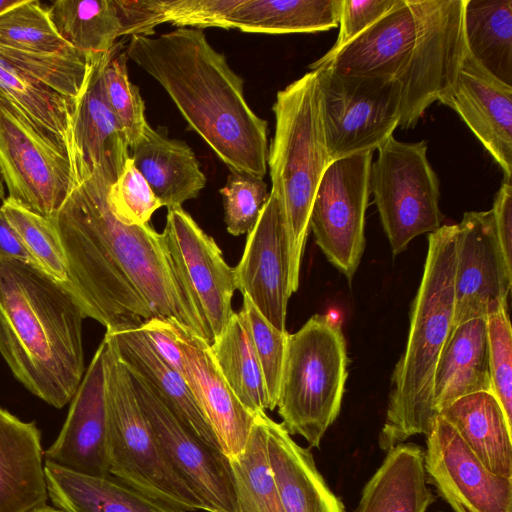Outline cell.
Listing matches in <instances>:
<instances>
[{
  "instance_id": "cell-1",
  "label": "cell",
  "mask_w": 512,
  "mask_h": 512,
  "mask_svg": "<svg viewBox=\"0 0 512 512\" xmlns=\"http://www.w3.org/2000/svg\"><path fill=\"white\" fill-rule=\"evenodd\" d=\"M110 186L92 173L51 219L65 254L67 284L85 316L106 332L140 328L158 318L211 344V332L163 233L149 223H121L107 201Z\"/></svg>"
},
{
  "instance_id": "cell-2",
  "label": "cell",
  "mask_w": 512,
  "mask_h": 512,
  "mask_svg": "<svg viewBox=\"0 0 512 512\" xmlns=\"http://www.w3.org/2000/svg\"><path fill=\"white\" fill-rule=\"evenodd\" d=\"M125 51L162 86L230 172L265 176L268 123L250 108L243 79L202 30L131 36Z\"/></svg>"
},
{
  "instance_id": "cell-3",
  "label": "cell",
  "mask_w": 512,
  "mask_h": 512,
  "mask_svg": "<svg viewBox=\"0 0 512 512\" xmlns=\"http://www.w3.org/2000/svg\"><path fill=\"white\" fill-rule=\"evenodd\" d=\"M84 318L67 283L0 257V354L29 392L55 408L72 400L84 376Z\"/></svg>"
},
{
  "instance_id": "cell-4",
  "label": "cell",
  "mask_w": 512,
  "mask_h": 512,
  "mask_svg": "<svg viewBox=\"0 0 512 512\" xmlns=\"http://www.w3.org/2000/svg\"><path fill=\"white\" fill-rule=\"evenodd\" d=\"M457 225L428 235L421 282L411 305L405 350L391 377L385 421L378 442L388 451L415 435H428L437 415L433 379L452 330Z\"/></svg>"
},
{
  "instance_id": "cell-5",
  "label": "cell",
  "mask_w": 512,
  "mask_h": 512,
  "mask_svg": "<svg viewBox=\"0 0 512 512\" xmlns=\"http://www.w3.org/2000/svg\"><path fill=\"white\" fill-rule=\"evenodd\" d=\"M275 131L268 147L270 193L278 202L288 249L289 292H296L310 215L320 180L333 161L328 152L322 96L315 70L278 91Z\"/></svg>"
},
{
  "instance_id": "cell-6",
  "label": "cell",
  "mask_w": 512,
  "mask_h": 512,
  "mask_svg": "<svg viewBox=\"0 0 512 512\" xmlns=\"http://www.w3.org/2000/svg\"><path fill=\"white\" fill-rule=\"evenodd\" d=\"M346 341L340 322L314 314L288 334L277 408L281 425L309 446L320 442L339 415L348 376Z\"/></svg>"
},
{
  "instance_id": "cell-7",
  "label": "cell",
  "mask_w": 512,
  "mask_h": 512,
  "mask_svg": "<svg viewBox=\"0 0 512 512\" xmlns=\"http://www.w3.org/2000/svg\"><path fill=\"white\" fill-rule=\"evenodd\" d=\"M103 339L110 475L181 511L204 510L167 460L139 405L126 366Z\"/></svg>"
},
{
  "instance_id": "cell-8",
  "label": "cell",
  "mask_w": 512,
  "mask_h": 512,
  "mask_svg": "<svg viewBox=\"0 0 512 512\" xmlns=\"http://www.w3.org/2000/svg\"><path fill=\"white\" fill-rule=\"evenodd\" d=\"M0 173L8 199L52 219L75 186L69 152L0 93Z\"/></svg>"
},
{
  "instance_id": "cell-9",
  "label": "cell",
  "mask_w": 512,
  "mask_h": 512,
  "mask_svg": "<svg viewBox=\"0 0 512 512\" xmlns=\"http://www.w3.org/2000/svg\"><path fill=\"white\" fill-rule=\"evenodd\" d=\"M369 187L392 254L417 236L442 226L440 182L427 158L425 141L405 143L390 136L378 149Z\"/></svg>"
},
{
  "instance_id": "cell-10",
  "label": "cell",
  "mask_w": 512,
  "mask_h": 512,
  "mask_svg": "<svg viewBox=\"0 0 512 512\" xmlns=\"http://www.w3.org/2000/svg\"><path fill=\"white\" fill-rule=\"evenodd\" d=\"M415 21L409 58L397 75L401 85V129L413 128L426 109L449 91L467 47L465 0H408Z\"/></svg>"
},
{
  "instance_id": "cell-11",
  "label": "cell",
  "mask_w": 512,
  "mask_h": 512,
  "mask_svg": "<svg viewBox=\"0 0 512 512\" xmlns=\"http://www.w3.org/2000/svg\"><path fill=\"white\" fill-rule=\"evenodd\" d=\"M315 71L332 160L374 152L393 135L401 107V85L396 78L342 75L326 67Z\"/></svg>"
},
{
  "instance_id": "cell-12",
  "label": "cell",
  "mask_w": 512,
  "mask_h": 512,
  "mask_svg": "<svg viewBox=\"0 0 512 512\" xmlns=\"http://www.w3.org/2000/svg\"><path fill=\"white\" fill-rule=\"evenodd\" d=\"M372 156L373 152H365L331 161L311 209L310 229L316 244L348 280L353 278L365 248Z\"/></svg>"
},
{
  "instance_id": "cell-13",
  "label": "cell",
  "mask_w": 512,
  "mask_h": 512,
  "mask_svg": "<svg viewBox=\"0 0 512 512\" xmlns=\"http://www.w3.org/2000/svg\"><path fill=\"white\" fill-rule=\"evenodd\" d=\"M128 372L139 405L167 460L202 502L204 511L236 512L228 457L202 442L141 377Z\"/></svg>"
},
{
  "instance_id": "cell-14",
  "label": "cell",
  "mask_w": 512,
  "mask_h": 512,
  "mask_svg": "<svg viewBox=\"0 0 512 512\" xmlns=\"http://www.w3.org/2000/svg\"><path fill=\"white\" fill-rule=\"evenodd\" d=\"M456 225L452 329L507 308L512 284L492 211L466 212Z\"/></svg>"
},
{
  "instance_id": "cell-15",
  "label": "cell",
  "mask_w": 512,
  "mask_h": 512,
  "mask_svg": "<svg viewBox=\"0 0 512 512\" xmlns=\"http://www.w3.org/2000/svg\"><path fill=\"white\" fill-rule=\"evenodd\" d=\"M424 468L455 512H512V479L490 472L441 415L427 435Z\"/></svg>"
},
{
  "instance_id": "cell-16",
  "label": "cell",
  "mask_w": 512,
  "mask_h": 512,
  "mask_svg": "<svg viewBox=\"0 0 512 512\" xmlns=\"http://www.w3.org/2000/svg\"><path fill=\"white\" fill-rule=\"evenodd\" d=\"M163 235L172 259L208 326L212 341L234 311V268L224 260L215 240L182 206L168 209Z\"/></svg>"
},
{
  "instance_id": "cell-17",
  "label": "cell",
  "mask_w": 512,
  "mask_h": 512,
  "mask_svg": "<svg viewBox=\"0 0 512 512\" xmlns=\"http://www.w3.org/2000/svg\"><path fill=\"white\" fill-rule=\"evenodd\" d=\"M105 348L98 346L70 401L67 418L46 461L83 475L106 477L109 472L105 388Z\"/></svg>"
},
{
  "instance_id": "cell-18",
  "label": "cell",
  "mask_w": 512,
  "mask_h": 512,
  "mask_svg": "<svg viewBox=\"0 0 512 512\" xmlns=\"http://www.w3.org/2000/svg\"><path fill=\"white\" fill-rule=\"evenodd\" d=\"M288 249L280 208L269 192L259 219L248 233L238 265L236 289L247 295L259 312L279 331H286Z\"/></svg>"
},
{
  "instance_id": "cell-19",
  "label": "cell",
  "mask_w": 512,
  "mask_h": 512,
  "mask_svg": "<svg viewBox=\"0 0 512 512\" xmlns=\"http://www.w3.org/2000/svg\"><path fill=\"white\" fill-rule=\"evenodd\" d=\"M456 111L502 169L512 175V86L482 68L468 50L456 80L439 100Z\"/></svg>"
},
{
  "instance_id": "cell-20",
  "label": "cell",
  "mask_w": 512,
  "mask_h": 512,
  "mask_svg": "<svg viewBox=\"0 0 512 512\" xmlns=\"http://www.w3.org/2000/svg\"><path fill=\"white\" fill-rule=\"evenodd\" d=\"M109 52L95 58L74 112L71 164L77 184L98 172L112 185L130 158L125 133L103 92L102 70Z\"/></svg>"
},
{
  "instance_id": "cell-21",
  "label": "cell",
  "mask_w": 512,
  "mask_h": 512,
  "mask_svg": "<svg viewBox=\"0 0 512 512\" xmlns=\"http://www.w3.org/2000/svg\"><path fill=\"white\" fill-rule=\"evenodd\" d=\"M175 339L183 354L184 378L208 421L222 453L239 454L248 441L255 416L237 399L210 351V344L171 322Z\"/></svg>"
},
{
  "instance_id": "cell-22",
  "label": "cell",
  "mask_w": 512,
  "mask_h": 512,
  "mask_svg": "<svg viewBox=\"0 0 512 512\" xmlns=\"http://www.w3.org/2000/svg\"><path fill=\"white\" fill-rule=\"evenodd\" d=\"M414 36L413 11L408 0H399L344 46L311 63L309 69L326 67L342 75L396 78L409 58Z\"/></svg>"
},
{
  "instance_id": "cell-23",
  "label": "cell",
  "mask_w": 512,
  "mask_h": 512,
  "mask_svg": "<svg viewBox=\"0 0 512 512\" xmlns=\"http://www.w3.org/2000/svg\"><path fill=\"white\" fill-rule=\"evenodd\" d=\"M41 431L0 406V512H31L48 501Z\"/></svg>"
},
{
  "instance_id": "cell-24",
  "label": "cell",
  "mask_w": 512,
  "mask_h": 512,
  "mask_svg": "<svg viewBox=\"0 0 512 512\" xmlns=\"http://www.w3.org/2000/svg\"><path fill=\"white\" fill-rule=\"evenodd\" d=\"M104 338L126 368L141 377L192 433L221 451L185 378L157 354L139 328L106 332Z\"/></svg>"
},
{
  "instance_id": "cell-25",
  "label": "cell",
  "mask_w": 512,
  "mask_h": 512,
  "mask_svg": "<svg viewBox=\"0 0 512 512\" xmlns=\"http://www.w3.org/2000/svg\"><path fill=\"white\" fill-rule=\"evenodd\" d=\"M267 453L285 512H345L318 471L313 455L287 430L264 415Z\"/></svg>"
},
{
  "instance_id": "cell-26",
  "label": "cell",
  "mask_w": 512,
  "mask_h": 512,
  "mask_svg": "<svg viewBox=\"0 0 512 512\" xmlns=\"http://www.w3.org/2000/svg\"><path fill=\"white\" fill-rule=\"evenodd\" d=\"M483 391L493 393L487 317L452 329L434 373L433 409L439 416L459 398Z\"/></svg>"
},
{
  "instance_id": "cell-27",
  "label": "cell",
  "mask_w": 512,
  "mask_h": 512,
  "mask_svg": "<svg viewBox=\"0 0 512 512\" xmlns=\"http://www.w3.org/2000/svg\"><path fill=\"white\" fill-rule=\"evenodd\" d=\"M130 150L136 169L168 209L196 198L206 185V176L192 149L184 141L170 139L149 124Z\"/></svg>"
},
{
  "instance_id": "cell-28",
  "label": "cell",
  "mask_w": 512,
  "mask_h": 512,
  "mask_svg": "<svg viewBox=\"0 0 512 512\" xmlns=\"http://www.w3.org/2000/svg\"><path fill=\"white\" fill-rule=\"evenodd\" d=\"M48 498L65 512H184L109 475H83L45 460Z\"/></svg>"
},
{
  "instance_id": "cell-29",
  "label": "cell",
  "mask_w": 512,
  "mask_h": 512,
  "mask_svg": "<svg viewBox=\"0 0 512 512\" xmlns=\"http://www.w3.org/2000/svg\"><path fill=\"white\" fill-rule=\"evenodd\" d=\"M434 501L424 468V451L397 444L365 484L354 512H426Z\"/></svg>"
},
{
  "instance_id": "cell-30",
  "label": "cell",
  "mask_w": 512,
  "mask_h": 512,
  "mask_svg": "<svg viewBox=\"0 0 512 512\" xmlns=\"http://www.w3.org/2000/svg\"><path fill=\"white\" fill-rule=\"evenodd\" d=\"M440 415L490 472L512 479V424L492 392L461 397Z\"/></svg>"
},
{
  "instance_id": "cell-31",
  "label": "cell",
  "mask_w": 512,
  "mask_h": 512,
  "mask_svg": "<svg viewBox=\"0 0 512 512\" xmlns=\"http://www.w3.org/2000/svg\"><path fill=\"white\" fill-rule=\"evenodd\" d=\"M342 0H239L229 28L246 33H316L339 24Z\"/></svg>"
},
{
  "instance_id": "cell-32",
  "label": "cell",
  "mask_w": 512,
  "mask_h": 512,
  "mask_svg": "<svg viewBox=\"0 0 512 512\" xmlns=\"http://www.w3.org/2000/svg\"><path fill=\"white\" fill-rule=\"evenodd\" d=\"M463 26L473 59L512 86V0H465Z\"/></svg>"
},
{
  "instance_id": "cell-33",
  "label": "cell",
  "mask_w": 512,
  "mask_h": 512,
  "mask_svg": "<svg viewBox=\"0 0 512 512\" xmlns=\"http://www.w3.org/2000/svg\"><path fill=\"white\" fill-rule=\"evenodd\" d=\"M213 359L223 378L252 414L268 409L262 370L242 310L234 312L222 333L210 344Z\"/></svg>"
},
{
  "instance_id": "cell-34",
  "label": "cell",
  "mask_w": 512,
  "mask_h": 512,
  "mask_svg": "<svg viewBox=\"0 0 512 512\" xmlns=\"http://www.w3.org/2000/svg\"><path fill=\"white\" fill-rule=\"evenodd\" d=\"M47 9L59 35L88 57L108 53L123 36L117 0H57Z\"/></svg>"
},
{
  "instance_id": "cell-35",
  "label": "cell",
  "mask_w": 512,
  "mask_h": 512,
  "mask_svg": "<svg viewBox=\"0 0 512 512\" xmlns=\"http://www.w3.org/2000/svg\"><path fill=\"white\" fill-rule=\"evenodd\" d=\"M239 0H120L124 35H153L170 23L178 28H229V15Z\"/></svg>"
},
{
  "instance_id": "cell-36",
  "label": "cell",
  "mask_w": 512,
  "mask_h": 512,
  "mask_svg": "<svg viewBox=\"0 0 512 512\" xmlns=\"http://www.w3.org/2000/svg\"><path fill=\"white\" fill-rule=\"evenodd\" d=\"M265 414L255 416L244 449L228 458L236 512H285L268 459Z\"/></svg>"
},
{
  "instance_id": "cell-37",
  "label": "cell",
  "mask_w": 512,
  "mask_h": 512,
  "mask_svg": "<svg viewBox=\"0 0 512 512\" xmlns=\"http://www.w3.org/2000/svg\"><path fill=\"white\" fill-rule=\"evenodd\" d=\"M0 93L46 132L56 136L71 159V136L77 101L22 74L0 60Z\"/></svg>"
},
{
  "instance_id": "cell-38",
  "label": "cell",
  "mask_w": 512,
  "mask_h": 512,
  "mask_svg": "<svg viewBox=\"0 0 512 512\" xmlns=\"http://www.w3.org/2000/svg\"><path fill=\"white\" fill-rule=\"evenodd\" d=\"M95 58L97 57L91 58L80 52L41 53L14 49L0 44V60L22 74L76 101L85 88Z\"/></svg>"
},
{
  "instance_id": "cell-39",
  "label": "cell",
  "mask_w": 512,
  "mask_h": 512,
  "mask_svg": "<svg viewBox=\"0 0 512 512\" xmlns=\"http://www.w3.org/2000/svg\"><path fill=\"white\" fill-rule=\"evenodd\" d=\"M0 44L31 52H78L59 35L48 9L37 0H24L0 14Z\"/></svg>"
},
{
  "instance_id": "cell-40",
  "label": "cell",
  "mask_w": 512,
  "mask_h": 512,
  "mask_svg": "<svg viewBox=\"0 0 512 512\" xmlns=\"http://www.w3.org/2000/svg\"><path fill=\"white\" fill-rule=\"evenodd\" d=\"M127 55L122 42L110 50L102 70L105 99L127 138L129 148L148 124L139 88L128 77Z\"/></svg>"
},
{
  "instance_id": "cell-41",
  "label": "cell",
  "mask_w": 512,
  "mask_h": 512,
  "mask_svg": "<svg viewBox=\"0 0 512 512\" xmlns=\"http://www.w3.org/2000/svg\"><path fill=\"white\" fill-rule=\"evenodd\" d=\"M1 208L35 264L56 280L67 283L65 254L52 220L8 198L3 200Z\"/></svg>"
},
{
  "instance_id": "cell-42",
  "label": "cell",
  "mask_w": 512,
  "mask_h": 512,
  "mask_svg": "<svg viewBox=\"0 0 512 512\" xmlns=\"http://www.w3.org/2000/svg\"><path fill=\"white\" fill-rule=\"evenodd\" d=\"M247 320L254 349L262 370L268 398V410L277 406L278 391L286 351L288 332L276 329L243 295L241 309Z\"/></svg>"
},
{
  "instance_id": "cell-43",
  "label": "cell",
  "mask_w": 512,
  "mask_h": 512,
  "mask_svg": "<svg viewBox=\"0 0 512 512\" xmlns=\"http://www.w3.org/2000/svg\"><path fill=\"white\" fill-rule=\"evenodd\" d=\"M228 233H249L257 223L269 192L263 178L230 172L220 189Z\"/></svg>"
},
{
  "instance_id": "cell-44",
  "label": "cell",
  "mask_w": 512,
  "mask_h": 512,
  "mask_svg": "<svg viewBox=\"0 0 512 512\" xmlns=\"http://www.w3.org/2000/svg\"><path fill=\"white\" fill-rule=\"evenodd\" d=\"M107 201L113 215L129 226L149 223L152 214L163 206L131 158L109 187Z\"/></svg>"
},
{
  "instance_id": "cell-45",
  "label": "cell",
  "mask_w": 512,
  "mask_h": 512,
  "mask_svg": "<svg viewBox=\"0 0 512 512\" xmlns=\"http://www.w3.org/2000/svg\"><path fill=\"white\" fill-rule=\"evenodd\" d=\"M493 393L512 424V330L507 308L487 317Z\"/></svg>"
},
{
  "instance_id": "cell-46",
  "label": "cell",
  "mask_w": 512,
  "mask_h": 512,
  "mask_svg": "<svg viewBox=\"0 0 512 512\" xmlns=\"http://www.w3.org/2000/svg\"><path fill=\"white\" fill-rule=\"evenodd\" d=\"M399 0H342L335 51L385 15Z\"/></svg>"
},
{
  "instance_id": "cell-47",
  "label": "cell",
  "mask_w": 512,
  "mask_h": 512,
  "mask_svg": "<svg viewBox=\"0 0 512 512\" xmlns=\"http://www.w3.org/2000/svg\"><path fill=\"white\" fill-rule=\"evenodd\" d=\"M157 354L183 377V354L172 331L171 322L152 318L139 328Z\"/></svg>"
},
{
  "instance_id": "cell-48",
  "label": "cell",
  "mask_w": 512,
  "mask_h": 512,
  "mask_svg": "<svg viewBox=\"0 0 512 512\" xmlns=\"http://www.w3.org/2000/svg\"><path fill=\"white\" fill-rule=\"evenodd\" d=\"M494 223L498 239L509 265L512 266V185L511 180L502 182L493 207Z\"/></svg>"
},
{
  "instance_id": "cell-49",
  "label": "cell",
  "mask_w": 512,
  "mask_h": 512,
  "mask_svg": "<svg viewBox=\"0 0 512 512\" xmlns=\"http://www.w3.org/2000/svg\"><path fill=\"white\" fill-rule=\"evenodd\" d=\"M0 257L35 264L18 232L8 221L0 206ZM36 265V264H35Z\"/></svg>"
},
{
  "instance_id": "cell-50",
  "label": "cell",
  "mask_w": 512,
  "mask_h": 512,
  "mask_svg": "<svg viewBox=\"0 0 512 512\" xmlns=\"http://www.w3.org/2000/svg\"><path fill=\"white\" fill-rule=\"evenodd\" d=\"M23 1L24 0H0V14L14 6L21 4Z\"/></svg>"
},
{
  "instance_id": "cell-51",
  "label": "cell",
  "mask_w": 512,
  "mask_h": 512,
  "mask_svg": "<svg viewBox=\"0 0 512 512\" xmlns=\"http://www.w3.org/2000/svg\"><path fill=\"white\" fill-rule=\"evenodd\" d=\"M31 512H65L57 507H53V506H50L48 504L44 505V506H41V507H38L36 509H34L33 511Z\"/></svg>"
},
{
  "instance_id": "cell-52",
  "label": "cell",
  "mask_w": 512,
  "mask_h": 512,
  "mask_svg": "<svg viewBox=\"0 0 512 512\" xmlns=\"http://www.w3.org/2000/svg\"><path fill=\"white\" fill-rule=\"evenodd\" d=\"M4 199H5L4 181H3L1 173H0V200H4Z\"/></svg>"
}]
</instances>
